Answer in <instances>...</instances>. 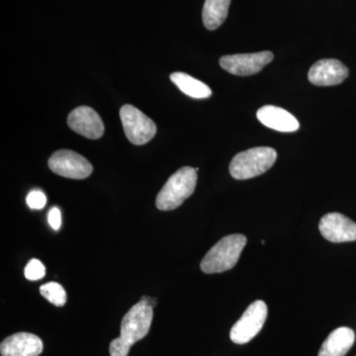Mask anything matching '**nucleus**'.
I'll return each instance as SVG.
<instances>
[{"label": "nucleus", "instance_id": "obj_1", "mask_svg": "<svg viewBox=\"0 0 356 356\" xmlns=\"http://www.w3.org/2000/svg\"><path fill=\"white\" fill-rule=\"evenodd\" d=\"M156 300L149 296L134 305L123 317L121 322L120 337L110 343L109 353L111 356H127L133 344L144 339L151 329L154 317V307Z\"/></svg>", "mask_w": 356, "mask_h": 356}, {"label": "nucleus", "instance_id": "obj_2", "mask_svg": "<svg viewBox=\"0 0 356 356\" xmlns=\"http://www.w3.org/2000/svg\"><path fill=\"white\" fill-rule=\"evenodd\" d=\"M197 172L184 166L173 173L156 196V205L161 211H172L181 206L195 191Z\"/></svg>", "mask_w": 356, "mask_h": 356}, {"label": "nucleus", "instance_id": "obj_3", "mask_svg": "<svg viewBox=\"0 0 356 356\" xmlns=\"http://www.w3.org/2000/svg\"><path fill=\"white\" fill-rule=\"evenodd\" d=\"M245 245V236L236 234L224 236L205 255L201 261V270L207 274L229 270L236 266Z\"/></svg>", "mask_w": 356, "mask_h": 356}, {"label": "nucleus", "instance_id": "obj_4", "mask_svg": "<svg viewBox=\"0 0 356 356\" xmlns=\"http://www.w3.org/2000/svg\"><path fill=\"white\" fill-rule=\"evenodd\" d=\"M277 153L273 147H259L236 154L229 163V173L238 180L250 179L264 175L273 168Z\"/></svg>", "mask_w": 356, "mask_h": 356}, {"label": "nucleus", "instance_id": "obj_5", "mask_svg": "<svg viewBox=\"0 0 356 356\" xmlns=\"http://www.w3.org/2000/svg\"><path fill=\"white\" fill-rule=\"evenodd\" d=\"M120 118L128 140L134 145L142 146L153 139L156 134L154 122L133 105H124Z\"/></svg>", "mask_w": 356, "mask_h": 356}, {"label": "nucleus", "instance_id": "obj_6", "mask_svg": "<svg viewBox=\"0 0 356 356\" xmlns=\"http://www.w3.org/2000/svg\"><path fill=\"white\" fill-rule=\"evenodd\" d=\"M267 306L261 300L254 301L248 307L240 320L232 327L231 341L236 344H245L252 341L261 331L267 318Z\"/></svg>", "mask_w": 356, "mask_h": 356}, {"label": "nucleus", "instance_id": "obj_7", "mask_svg": "<svg viewBox=\"0 0 356 356\" xmlns=\"http://www.w3.org/2000/svg\"><path fill=\"white\" fill-rule=\"evenodd\" d=\"M48 165L56 175L70 179H84L93 172V166L88 159L70 149H60L51 154Z\"/></svg>", "mask_w": 356, "mask_h": 356}, {"label": "nucleus", "instance_id": "obj_8", "mask_svg": "<svg viewBox=\"0 0 356 356\" xmlns=\"http://www.w3.org/2000/svg\"><path fill=\"white\" fill-rule=\"evenodd\" d=\"M274 55L271 51H259L254 54H236L224 56L220 58L222 69L235 76H252L261 72L271 63Z\"/></svg>", "mask_w": 356, "mask_h": 356}, {"label": "nucleus", "instance_id": "obj_9", "mask_svg": "<svg viewBox=\"0 0 356 356\" xmlns=\"http://www.w3.org/2000/svg\"><path fill=\"white\" fill-rule=\"evenodd\" d=\"M320 233L329 242L341 243L356 241V224L341 213H329L321 219Z\"/></svg>", "mask_w": 356, "mask_h": 356}, {"label": "nucleus", "instance_id": "obj_10", "mask_svg": "<svg viewBox=\"0 0 356 356\" xmlns=\"http://www.w3.org/2000/svg\"><path fill=\"white\" fill-rule=\"evenodd\" d=\"M67 124L72 131L88 139H99L104 134L102 118L90 107L81 106L72 110L67 117Z\"/></svg>", "mask_w": 356, "mask_h": 356}, {"label": "nucleus", "instance_id": "obj_11", "mask_svg": "<svg viewBox=\"0 0 356 356\" xmlns=\"http://www.w3.org/2000/svg\"><path fill=\"white\" fill-rule=\"evenodd\" d=\"M348 76V67L334 58L318 60L312 65L308 74L310 83L318 86H337Z\"/></svg>", "mask_w": 356, "mask_h": 356}, {"label": "nucleus", "instance_id": "obj_12", "mask_svg": "<svg viewBox=\"0 0 356 356\" xmlns=\"http://www.w3.org/2000/svg\"><path fill=\"white\" fill-rule=\"evenodd\" d=\"M43 348V341L36 334L17 332L2 341L0 353L2 356H39Z\"/></svg>", "mask_w": 356, "mask_h": 356}, {"label": "nucleus", "instance_id": "obj_13", "mask_svg": "<svg viewBox=\"0 0 356 356\" xmlns=\"http://www.w3.org/2000/svg\"><path fill=\"white\" fill-rule=\"evenodd\" d=\"M257 117L264 126L278 132H295L300 127L298 120L291 113L273 105L261 107Z\"/></svg>", "mask_w": 356, "mask_h": 356}, {"label": "nucleus", "instance_id": "obj_14", "mask_svg": "<svg viewBox=\"0 0 356 356\" xmlns=\"http://www.w3.org/2000/svg\"><path fill=\"white\" fill-rule=\"evenodd\" d=\"M355 341V334L350 327H341L329 334L318 351V356H344Z\"/></svg>", "mask_w": 356, "mask_h": 356}, {"label": "nucleus", "instance_id": "obj_15", "mask_svg": "<svg viewBox=\"0 0 356 356\" xmlns=\"http://www.w3.org/2000/svg\"><path fill=\"white\" fill-rule=\"evenodd\" d=\"M231 0H205L202 19L206 29L214 31L226 20Z\"/></svg>", "mask_w": 356, "mask_h": 356}, {"label": "nucleus", "instance_id": "obj_16", "mask_svg": "<svg viewBox=\"0 0 356 356\" xmlns=\"http://www.w3.org/2000/svg\"><path fill=\"white\" fill-rule=\"evenodd\" d=\"M170 81L184 95L196 98V99H203V98H208L212 95V90L209 86L184 72H175V74H170Z\"/></svg>", "mask_w": 356, "mask_h": 356}, {"label": "nucleus", "instance_id": "obj_17", "mask_svg": "<svg viewBox=\"0 0 356 356\" xmlns=\"http://www.w3.org/2000/svg\"><path fill=\"white\" fill-rule=\"evenodd\" d=\"M40 293L44 299L57 307H63L67 303V292L62 285L57 282H49L40 287Z\"/></svg>", "mask_w": 356, "mask_h": 356}, {"label": "nucleus", "instance_id": "obj_18", "mask_svg": "<svg viewBox=\"0 0 356 356\" xmlns=\"http://www.w3.org/2000/svg\"><path fill=\"white\" fill-rule=\"evenodd\" d=\"M25 277L28 280L36 281L42 280L46 274V268L38 259H32L25 267Z\"/></svg>", "mask_w": 356, "mask_h": 356}, {"label": "nucleus", "instance_id": "obj_19", "mask_svg": "<svg viewBox=\"0 0 356 356\" xmlns=\"http://www.w3.org/2000/svg\"><path fill=\"white\" fill-rule=\"evenodd\" d=\"M26 201H27L28 206H29L31 209L40 210L43 209L44 205H46L47 197L43 192L33 191L28 194Z\"/></svg>", "mask_w": 356, "mask_h": 356}, {"label": "nucleus", "instance_id": "obj_20", "mask_svg": "<svg viewBox=\"0 0 356 356\" xmlns=\"http://www.w3.org/2000/svg\"><path fill=\"white\" fill-rule=\"evenodd\" d=\"M49 224L54 229H57L60 228L62 226V216H60V211L58 209V208H53L49 213Z\"/></svg>", "mask_w": 356, "mask_h": 356}]
</instances>
